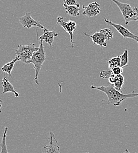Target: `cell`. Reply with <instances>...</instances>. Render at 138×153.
Listing matches in <instances>:
<instances>
[{
	"mask_svg": "<svg viewBox=\"0 0 138 153\" xmlns=\"http://www.w3.org/2000/svg\"><path fill=\"white\" fill-rule=\"evenodd\" d=\"M112 1L118 7L126 25H128L131 21H138V8L132 7L128 4L120 2L118 0Z\"/></svg>",
	"mask_w": 138,
	"mask_h": 153,
	"instance_id": "obj_3",
	"label": "cell"
},
{
	"mask_svg": "<svg viewBox=\"0 0 138 153\" xmlns=\"http://www.w3.org/2000/svg\"><path fill=\"white\" fill-rule=\"evenodd\" d=\"M123 153H130V152H129V150H128V149H126V150H125V152H123Z\"/></svg>",
	"mask_w": 138,
	"mask_h": 153,
	"instance_id": "obj_23",
	"label": "cell"
},
{
	"mask_svg": "<svg viewBox=\"0 0 138 153\" xmlns=\"http://www.w3.org/2000/svg\"><path fill=\"white\" fill-rule=\"evenodd\" d=\"M112 72V74L114 75H119V74H122L123 71V68L120 67H115L112 69L111 70Z\"/></svg>",
	"mask_w": 138,
	"mask_h": 153,
	"instance_id": "obj_20",
	"label": "cell"
},
{
	"mask_svg": "<svg viewBox=\"0 0 138 153\" xmlns=\"http://www.w3.org/2000/svg\"><path fill=\"white\" fill-rule=\"evenodd\" d=\"M58 36V34L55 31H49L47 28L44 29V34L41 36L39 39L40 40H42L43 41H45L49 45V46L52 45V44L54 41V37H57Z\"/></svg>",
	"mask_w": 138,
	"mask_h": 153,
	"instance_id": "obj_11",
	"label": "cell"
},
{
	"mask_svg": "<svg viewBox=\"0 0 138 153\" xmlns=\"http://www.w3.org/2000/svg\"><path fill=\"white\" fill-rule=\"evenodd\" d=\"M46 60V53L44 49V47L43 45V41L40 40V46L39 48L37 51H36L32 55V57L29 59L26 64L32 63L34 64V68L35 71V76L34 78V81L37 85H39L38 82V74L40 73V70L42 67L44 62Z\"/></svg>",
	"mask_w": 138,
	"mask_h": 153,
	"instance_id": "obj_2",
	"label": "cell"
},
{
	"mask_svg": "<svg viewBox=\"0 0 138 153\" xmlns=\"http://www.w3.org/2000/svg\"><path fill=\"white\" fill-rule=\"evenodd\" d=\"M87 37L91 38L95 44H97L100 47H106L107 44L106 40L109 41L113 38V32L109 28L101 29L98 31L91 35L83 33Z\"/></svg>",
	"mask_w": 138,
	"mask_h": 153,
	"instance_id": "obj_4",
	"label": "cell"
},
{
	"mask_svg": "<svg viewBox=\"0 0 138 153\" xmlns=\"http://www.w3.org/2000/svg\"><path fill=\"white\" fill-rule=\"evenodd\" d=\"M35 43H31L28 45H18V48L15 50V56L19 58V60L24 63L31 59L33 54L38 50Z\"/></svg>",
	"mask_w": 138,
	"mask_h": 153,
	"instance_id": "obj_5",
	"label": "cell"
},
{
	"mask_svg": "<svg viewBox=\"0 0 138 153\" xmlns=\"http://www.w3.org/2000/svg\"><path fill=\"white\" fill-rule=\"evenodd\" d=\"M57 24L61 26L70 36L71 43L72 48L74 47V40H73V33L77 30V23L72 20H69L67 22L64 21L63 19L61 17H58L57 18Z\"/></svg>",
	"mask_w": 138,
	"mask_h": 153,
	"instance_id": "obj_6",
	"label": "cell"
},
{
	"mask_svg": "<svg viewBox=\"0 0 138 153\" xmlns=\"http://www.w3.org/2000/svg\"><path fill=\"white\" fill-rule=\"evenodd\" d=\"M82 8L84 10L82 14L88 17H92L98 16L100 11V5L97 2L90 3L88 5H82Z\"/></svg>",
	"mask_w": 138,
	"mask_h": 153,
	"instance_id": "obj_10",
	"label": "cell"
},
{
	"mask_svg": "<svg viewBox=\"0 0 138 153\" xmlns=\"http://www.w3.org/2000/svg\"><path fill=\"white\" fill-rule=\"evenodd\" d=\"M104 21L109 25H111L114 27L118 32L119 34H120L122 37L124 38H131L133 39L134 40L136 41L138 43V36H136L135 34H133L131 33L130 31H129L127 28L125 27H123L122 25L118 24H115L111 20L108 19L106 18H104Z\"/></svg>",
	"mask_w": 138,
	"mask_h": 153,
	"instance_id": "obj_7",
	"label": "cell"
},
{
	"mask_svg": "<svg viewBox=\"0 0 138 153\" xmlns=\"http://www.w3.org/2000/svg\"><path fill=\"white\" fill-rule=\"evenodd\" d=\"M113 75L112 71L110 70H103L100 73L99 76L102 78H109Z\"/></svg>",
	"mask_w": 138,
	"mask_h": 153,
	"instance_id": "obj_19",
	"label": "cell"
},
{
	"mask_svg": "<svg viewBox=\"0 0 138 153\" xmlns=\"http://www.w3.org/2000/svg\"><path fill=\"white\" fill-rule=\"evenodd\" d=\"M124 84V76L122 74L114 75V87L119 91L122 92Z\"/></svg>",
	"mask_w": 138,
	"mask_h": 153,
	"instance_id": "obj_15",
	"label": "cell"
},
{
	"mask_svg": "<svg viewBox=\"0 0 138 153\" xmlns=\"http://www.w3.org/2000/svg\"><path fill=\"white\" fill-rule=\"evenodd\" d=\"M49 143L44 146L42 149V153H60V149L55 135L51 132L49 133Z\"/></svg>",
	"mask_w": 138,
	"mask_h": 153,
	"instance_id": "obj_9",
	"label": "cell"
},
{
	"mask_svg": "<svg viewBox=\"0 0 138 153\" xmlns=\"http://www.w3.org/2000/svg\"><path fill=\"white\" fill-rule=\"evenodd\" d=\"M18 61H19V58L16 57L15 58L13 59L11 62H8V63L5 64V65H4V66L1 68V71L4 73H5L8 74L10 76H11V78H13L12 75H11V71H12L13 68L14 67V65H15V62Z\"/></svg>",
	"mask_w": 138,
	"mask_h": 153,
	"instance_id": "obj_14",
	"label": "cell"
},
{
	"mask_svg": "<svg viewBox=\"0 0 138 153\" xmlns=\"http://www.w3.org/2000/svg\"><path fill=\"white\" fill-rule=\"evenodd\" d=\"M18 22L22 25L24 28H27L28 29L32 27H36L43 30L45 28L41 22L31 17V13H26L23 17H20Z\"/></svg>",
	"mask_w": 138,
	"mask_h": 153,
	"instance_id": "obj_8",
	"label": "cell"
},
{
	"mask_svg": "<svg viewBox=\"0 0 138 153\" xmlns=\"http://www.w3.org/2000/svg\"><path fill=\"white\" fill-rule=\"evenodd\" d=\"M63 4L69 5V6H72V5H78L79 4L77 2V0H64Z\"/></svg>",
	"mask_w": 138,
	"mask_h": 153,
	"instance_id": "obj_21",
	"label": "cell"
},
{
	"mask_svg": "<svg viewBox=\"0 0 138 153\" xmlns=\"http://www.w3.org/2000/svg\"><path fill=\"white\" fill-rule=\"evenodd\" d=\"M2 85L3 87V91L1 94H4L7 93H13L16 97H18L20 96V94L17 93L15 90L12 85V84L8 81V79L5 76H4L2 81Z\"/></svg>",
	"mask_w": 138,
	"mask_h": 153,
	"instance_id": "obj_12",
	"label": "cell"
},
{
	"mask_svg": "<svg viewBox=\"0 0 138 153\" xmlns=\"http://www.w3.org/2000/svg\"><path fill=\"white\" fill-rule=\"evenodd\" d=\"M7 130H8V128L5 127L4 129V134L2 135V141L0 143V147H1L0 153H9L7 147V144H6V137H7Z\"/></svg>",
	"mask_w": 138,
	"mask_h": 153,
	"instance_id": "obj_16",
	"label": "cell"
},
{
	"mask_svg": "<svg viewBox=\"0 0 138 153\" xmlns=\"http://www.w3.org/2000/svg\"><path fill=\"white\" fill-rule=\"evenodd\" d=\"M108 65H109V68L110 70H111L115 67H120V57L117 56L115 57L112 58L108 61Z\"/></svg>",
	"mask_w": 138,
	"mask_h": 153,
	"instance_id": "obj_18",
	"label": "cell"
},
{
	"mask_svg": "<svg viewBox=\"0 0 138 153\" xmlns=\"http://www.w3.org/2000/svg\"><path fill=\"white\" fill-rule=\"evenodd\" d=\"M89 153V152H86V153Z\"/></svg>",
	"mask_w": 138,
	"mask_h": 153,
	"instance_id": "obj_24",
	"label": "cell"
},
{
	"mask_svg": "<svg viewBox=\"0 0 138 153\" xmlns=\"http://www.w3.org/2000/svg\"><path fill=\"white\" fill-rule=\"evenodd\" d=\"M91 88L98 90L106 94L108 100V102L106 103L112 104L115 107L119 106L124 100L128 98H134L138 96V93H135V91L129 94H123L122 92L117 90L112 84L108 86L102 85L100 87L91 85Z\"/></svg>",
	"mask_w": 138,
	"mask_h": 153,
	"instance_id": "obj_1",
	"label": "cell"
},
{
	"mask_svg": "<svg viewBox=\"0 0 138 153\" xmlns=\"http://www.w3.org/2000/svg\"><path fill=\"white\" fill-rule=\"evenodd\" d=\"M120 67L122 68H124L125 67H126L128 64L129 62V53H128V50H125L124 53L120 56Z\"/></svg>",
	"mask_w": 138,
	"mask_h": 153,
	"instance_id": "obj_17",
	"label": "cell"
},
{
	"mask_svg": "<svg viewBox=\"0 0 138 153\" xmlns=\"http://www.w3.org/2000/svg\"><path fill=\"white\" fill-rule=\"evenodd\" d=\"M65 8L66 13L71 17H75L79 16V10H80V5H72L69 6L65 4H63Z\"/></svg>",
	"mask_w": 138,
	"mask_h": 153,
	"instance_id": "obj_13",
	"label": "cell"
},
{
	"mask_svg": "<svg viewBox=\"0 0 138 153\" xmlns=\"http://www.w3.org/2000/svg\"><path fill=\"white\" fill-rule=\"evenodd\" d=\"M2 102H3V101L0 100V113L2 112Z\"/></svg>",
	"mask_w": 138,
	"mask_h": 153,
	"instance_id": "obj_22",
	"label": "cell"
}]
</instances>
